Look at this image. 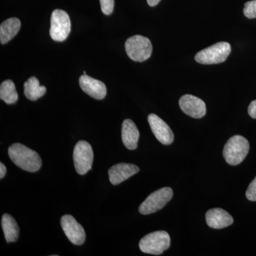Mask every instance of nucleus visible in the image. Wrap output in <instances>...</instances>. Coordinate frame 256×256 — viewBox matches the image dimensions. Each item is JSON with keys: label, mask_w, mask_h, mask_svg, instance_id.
I'll return each instance as SVG.
<instances>
[{"label": "nucleus", "mask_w": 256, "mask_h": 256, "mask_svg": "<svg viewBox=\"0 0 256 256\" xmlns=\"http://www.w3.org/2000/svg\"><path fill=\"white\" fill-rule=\"evenodd\" d=\"M84 74H85V75H86V72H84Z\"/></svg>", "instance_id": "nucleus-26"}, {"label": "nucleus", "mask_w": 256, "mask_h": 256, "mask_svg": "<svg viewBox=\"0 0 256 256\" xmlns=\"http://www.w3.org/2000/svg\"><path fill=\"white\" fill-rule=\"evenodd\" d=\"M172 196V190L170 188H162L153 192L140 206V213L143 215L156 213L166 206Z\"/></svg>", "instance_id": "nucleus-6"}, {"label": "nucleus", "mask_w": 256, "mask_h": 256, "mask_svg": "<svg viewBox=\"0 0 256 256\" xmlns=\"http://www.w3.org/2000/svg\"><path fill=\"white\" fill-rule=\"evenodd\" d=\"M206 223L212 228L220 229L234 223L233 217L222 208H212L207 212Z\"/></svg>", "instance_id": "nucleus-14"}, {"label": "nucleus", "mask_w": 256, "mask_h": 256, "mask_svg": "<svg viewBox=\"0 0 256 256\" xmlns=\"http://www.w3.org/2000/svg\"><path fill=\"white\" fill-rule=\"evenodd\" d=\"M140 248L144 254L159 256L170 246V236L164 230L148 234L141 239Z\"/></svg>", "instance_id": "nucleus-4"}, {"label": "nucleus", "mask_w": 256, "mask_h": 256, "mask_svg": "<svg viewBox=\"0 0 256 256\" xmlns=\"http://www.w3.org/2000/svg\"><path fill=\"white\" fill-rule=\"evenodd\" d=\"M248 114L252 118H256V100L252 101L248 107Z\"/></svg>", "instance_id": "nucleus-23"}, {"label": "nucleus", "mask_w": 256, "mask_h": 256, "mask_svg": "<svg viewBox=\"0 0 256 256\" xmlns=\"http://www.w3.org/2000/svg\"><path fill=\"white\" fill-rule=\"evenodd\" d=\"M248 200L252 202H256V178L252 180L246 191Z\"/></svg>", "instance_id": "nucleus-22"}, {"label": "nucleus", "mask_w": 256, "mask_h": 256, "mask_svg": "<svg viewBox=\"0 0 256 256\" xmlns=\"http://www.w3.org/2000/svg\"><path fill=\"white\" fill-rule=\"evenodd\" d=\"M248 141L240 136L230 138L224 146L223 154L226 162L233 166L240 164L248 154Z\"/></svg>", "instance_id": "nucleus-2"}, {"label": "nucleus", "mask_w": 256, "mask_h": 256, "mask_svg": "<svg viewBox=\"0 0 256 256\" xmlns=\"http://www.w3.org/2000/svg\"><path fill=\"white\" fill-rule=\"evenodd\" d=\"M0 98L6 104H14L18 100V94L12 80H6L0 86Z\"/></svg>", "instance_id": "nucleus-19"}, {"label": "nucleus", "mask_w": 256, "mask_h": 256, "mask_svg": "<svg viewBox=\"0 0 256 256\" xmlns=\"http://www.w3.org/2000/svg\"><path fill=\"white\" fill-rule=\"evenodd\" d=\"M180 108L184 114L194 118H202L206 114L205 102L192 95H184L180 99Z\"/></svg>", "instance_id": "nucleus-11"}, {"label": "nucleus", "mask_w": 256, "mask_h": 256, "mask_svg": "<svg viewBox=\"0 0 256 256\" xmlns=\"http://www.w3.org/2000/svg\"><path fill=\"white\" fill-rule=\"evenodd\" d=\"M2 227L4 232L6 242H15L20 236V228L16 220L12 216L5 214L2 218Z\"/></svg>", "instance_id": "nucleus-17"}, {"label": "nucleus", "mask_w": 256, "mask_h": 256, "mask_svg": "<svg viewBox=\"0 0 256 256\" xmlns=\"http://www.w3.org/2000/svg\"><path fill=\"white\" fill-rule=\"evenodd\" d=\"M24 95L31 100H36L45 95L46 87L40 86V82L36 77H31L24 82Z\"/></svg>", "instance_id": "nucleus-18"}, {"label": "nucleus", "mask_w": 256, "mask_h": 256, "mask_svg": "<svg viewBox=\"0 0 256 256\" xmlns=\"http://www.w3.org/2000/svg\"><path fill=\"white\" fill-rule=\"evenodd\" d=\"M6 172V166H4V164H3V163H0V178H4Z\"/></svg>", "instance_id": "nucleus-24"}, {"label": "nucleus", "mask_w": 256, "mask_h": 256, "mask_svg": "<svg viewBox=\"0 0 256 256\" xmlns=\"http://www.w3.org/2000/svg\"><path fill=\"white\" fill-rule=\"evenodd\" d=\"M21 28V22L18 18H12L5 20L0 25V42L2 44L11 41Z\"/></svg>", "instance_id": "nucleus-16"}, {"label": "nucleus", "mask_w": 256, "mask_h": 256, "mask_svg": "<svg viewBox=\"0 0 256 256\" xmlns=\"http://www.w3.org/2000/svg\"><path fill=\"white\" fill-rule=\"evenodd\" d=\"M74 162L76 171L84 175L92 168L94 162V151L90 144L86 141H79L74 150Z\"/></svg>", "instance_id": "nucleus-8"}, {"label": "nucleus", "mask_w": 256, "mask_h": 256, "mask_svg": "<svg viewBox=\"0 0 256 256\" xmlns=\"http://www.w3.org/2000/svg\"><path fill=\"white\" fill-rule=\"evenodd\" d=\"M79 85L82 92L97 100H102L107 94L105 84L85 74L79 78Z\"/></svg>", "instance_id": "nucleus-12"}, {"label": "nucleus", "mask_w": 256, "mask_h": 256, "mask_svg": "<svg viewBox=\"0 0 256 256\" xmlns=\"http://www.w3.org/2000/svg\"><path fill=\"white\" fill-rule=\"evenodd\" d=\"M244 15L248 18H256V0L247 2L244 4Z\"/></svg>", "instance_id": "nucleus-20"}, {"label": "nucleus", "mask_w": 256, "mask_h": 256, "mask_svg": "<svg viewBox=\"0 0 256 256\" xmlns=\"http://www.w3.org/2000/svg\"><path fill=\"white\" fill-rule=\"evenodd\" d=\"M140 132L137 126L131 120H124L122 126V140L128 150H133L138 148Z\"/></svg>", "instance_id": "nucleus-15"}, {"label": "nucleus", "mask_w": 256, "mask_h": 256, "mask_svg": "<svg viewBox=\"0 0 256 256\" xmlns=\"http://www.w3.org/2000/svg\"><path fill=\"white\" fill-rule=\"evenodd\" d=\"M70 20L68 14L62 10H56L50 18V36L56 42H64L70 32Z\"/></svg>", "instance_id": "nucleus-7"}, {"label": "nucleus", "mask_w": 256, "mask_h": 256, "mask_svg": "<svg viewBox=\"0 0 256 256\" xmlns=\"http://www.w3.org/2000/svg\"><path fill=\"white\" fill-rule=\"evenodd\" d=\"M148 120L153 134L162 144L169 146L173 142L174 134L163 120L156 114H149Z\"/></svg>", "instance_id": "nucleus-10"}, {"label": "nucleus", "mask_w": 256, "mask_h": 256, "mask_svg": "<svg viewBox=\"0 0 256 256\" xmlns=\"http://www.w3.org/2000/svg\"><path fill=\"white\" fill-rule=\"evenodd\" d=\"M101 10L106 15L112 14L114 9V0H100Z\"/></svg>", "instance_id": "nucleus-21"}, {"label": "nucleus", "mask_w": 256, "mask_h": 256, "mask_svg": "<svg viewBox=\"0 0 256 256\" xmlns=\"http://www.w3.org/2000/svg\"><path fill=\"white\" fill-rule=\"evenodd\" d=\"M60 225L67 238L74 245H82L85 242V230L72 216L65 215L62 216Z\"/></svg>", "instance_id": "nucleus-9"}, {"label": "nucleus", "mask_w": 256, "mask_h": 256, "mask_svg": "<svg viewBox=\"0 0 256 256\" xmlns=\"http://www.w3.org/2000/svg\"><path fill=\"white\" fill-rule=\"evenodd\" d=\"M232 52V47L228 42H218L205 50L198 52L195 60L202 64H216L223 63L227 60Z\"/></svg>", "instance_id": "nucleus-5"}, {"label": "nucleus", "mask_w": 256, "mask_h": 256, "mask_svg": "<svg viewBox=\"0 0 256 256\" xmlns=\"http://www.w3.org/2000/svg\"><path fill=\"white\" fill-rule=\"evenodd\" d=\"M8 154L14 164L25 171L35 172L42 168L40 154L20 143L12 144L8 149Z\"/></svg>", "instance_id": "nucleus-1"}, {"label": "nucleus", "mask_w": 256, "mask_h": 256, "mask_svg": "<svg viewBox=\"0 0 256 256\" xmlns=\"http://www.w3.org/2000/svg\"><path fill=\"white\" fill-rule=\"evenodd\" d=\"M124 47L127 55L134 62H144L150 58L152 53L150 40L141 35L130 37L126 41Z\"/></svg>", "instance_id": "nucleus-3"}, {"label": "nucleus", "mask_w": 256, "mask_h": 256, "mask_svg": "<svg viewBox=\"0 0 256 256\" xmlns=\"http://www.w3.org/2000/svg\"><path fill=\"white\" fill-rule=\"evenodd\" d=\"M161 0H148V4L150 6H156V4H159Z\"/></svg>", "instance_id": "nucleus-25"}, {"label": "nucleus", "mask_w": 256, "mask_h": 256, "mask_svg": "<svg viewBox=\"0 0 256 256\" xmlns=\"http://www.w3.org/2000/svg\"><path fill=\"white\" fill-rule=\"evenodd\" d=\"M139 171L140 168L136 165L120 163L114 165L109 170V178L112 184L118 185L133 175L137 174Z\"/></svg>", "instance_id": "nucleus-13"}]
</instances>
